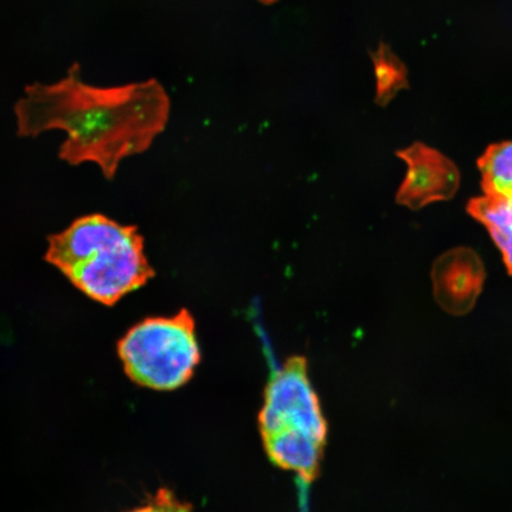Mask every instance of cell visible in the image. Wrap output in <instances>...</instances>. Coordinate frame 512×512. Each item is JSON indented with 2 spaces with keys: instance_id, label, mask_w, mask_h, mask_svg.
Masks as SVG:
<instances>
[{
  "instance_id": "9",
  "label": "cell",
  "mask_w": 512,
  "mask_h": 512,
  "mask_svg": "<svg viewBox=\"0 0 512 512\" xmlns=\"http://www.w3.org/2000/svg\"><path fill=\"white\" fill-rule=\"evenodd\" d=\"M374 63L377 101L384 105L407 86V72L398 57L383 46L374 55Z\"/></svg>"
},
{
  "instance_id": "7",
  "label": "cell",
  "mask_w": 512,
  "mask_h": 512,
  "mask_svg": "<svg viewBox=\"0 0 512 512\" xmlns=\"http://www.w3.org/2000/svg\"><path fill=\"white\" fill-rule=\"evenodd\" d=\"M467 210L489 230L512 274V204L485 196L472 200Z\"/></svg>"
},
{
  "instance_id": "6",
  "label": "cell",
  "mask_w": 512,
  "mask_h": 512,
  "mask_svg": "<svg viewBox=\"0 0 512 512\" xmlns=\"http://www.w3.org/2000/svg\"><path fill=\"white\" fill-rule=\"evenodd\" d=\"M484 280L483 262L470 248L451 249L435 260L432 268L434 298L454 316L466 315L473 309Z\"/></svg>"
},
{
  "instance_id": "3",
  "label": "cell",
  "mask_w": 512,
  "mask_h": 512,
  "mask_svg": "<svg viewBox=\"0 0 512 512\" xmlns=\"http://www.w3.org/2000/svg\"><path fill=\"white\" fill-rule=\"evenodd\" d=\"M304 357L288 358L265 390L259 427L265 450L281 469L312 482L322 462L328 426Z\"/></svg>"
},
{
  "instance_id": "4",
  "label": "cell",
  "mask_w": 512,
  "mask_h": 512,
  "mask_svg": "<svg viewBox=\"0 0 512 512\" xmlns=\"http://www.w3.org/2000/svg\"><path fill=\"white\" fill-rule=\"evenodd\" d=\"M118 354L125 373L139 386L182 387L201 361L195 319L185 309L172 317L144 319L120 339Z\"/></svg>"
},
{
  "instance_id": "1",
  "label": "cell",
  "mask_w": 512,
  "mask_h": 512,
  "mask_svg": "<svg viewBox=\"0 0 512 512\" xmlns=\"http://www.w3.org/2000/svg\"><path fill=\"white\" fill-rule=\"evenodd\" d=\"M15 113L19 136L64 131L61 159L96 163L113 179L121 160L145 152L164 131L170 99L157 80L112 88L87 85L75 64L60 82L25 88Z\"/></svg>"
},
{
  "instance_id": "11",
  "label": "cell",
  "mask_w": 512,
  "mask_h": 512,
  "mask_svg": "<svg viewBox=\"0 0 512 512\" xmlns=\"http://www.w3.org/2000/svg\"><path fill=\"white\" fill-rule=\"evenodd\" d=\"M262 3L270 4L275 2V0H261Z\"/></svg>"
},
{
  "instance_id": "10",
  "label": "cell",
  "mask_w": 512,
  "mask_h": 512,
  "mask_svg": "<svg viewBox=\"0 0 512 512\" xmlns=\"http://www.w3.org/2000/svg\"><path fill=\"white\" fill-rule=\"evenodd\" d=\"M131 512H192V510L189 504L179 502L171 492L160 490L150 504Z\"/></svg>"
},
{
  "instance_id": "2",
  "label": "cell",
  "mask_w": 512,
  "mask_h": 512,
  "mask_svg": "<svg viewBox=\"0 0 512 512\" xmlns=\"http://www.w3.org/2000/svg\"><path fill=\"white\" fill-rule=\"evenodd\" d=\"M46 260L87 297L113 306L155 277L137 227L107 216L80 217L51 235Z\"/></svg>"
},
{
  "instance_id": "5",
  "label": "cell",
  "mask_w": 512,
  "mask_h": 512,
  "mask_svg": "<svg viewBox=\"0 0 512 512\" xmlns=\"http://www.w3.org/2000/svg\"><path fill=\"white\" fill-rule=\"evenodd\" d=\"M398 156L407 164V174L396 195L403 207L420 210L432 203L451 200L457 194L460 174L456 165L437 150L415 143Z\"/></svg>"
},
{
  "instance_id": "8",
  "label": "cell",
  "mask_w": 512,
  "mask_h": 512,
  "mask_svg": "<svg viewBox=\"0 0 512 512\" xmlns=\"http://www.w3.org/2000/svg\"><path fill=\"white\" fill-rule=\"evenodd\" d=\"M478 166L486 196L512 204V142L491 145Z\"/></svg>"
}]
</instances>
